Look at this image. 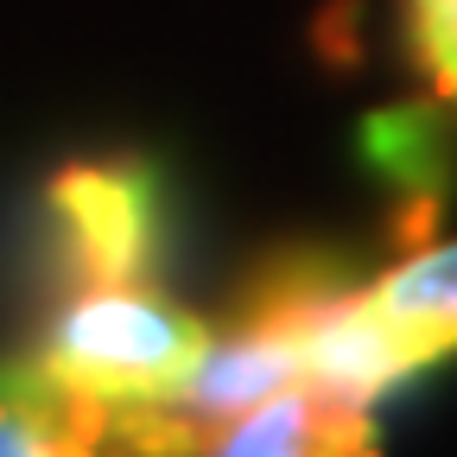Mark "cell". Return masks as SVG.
<instances>
[{
	"instance_id": "1",
	"label": "cell",
	"mask_w": 457,
	"mask_h": 457,
	"mask_svg": "<svg viewBox=\"0 0 457 457\" xmlns=\"http://www.w3.org/2000/svg\"><path fill=\"white\" fill-rule=\"evenodd\" d=\"M457 356V236L400 248L381 273L343 286L318 312L305 381L356 394L369 407Z\"/></svg>"
},
{
	"instance_id": "2",
	"label": "cell",
	"mask_w": 457,
	"mask_h": 457,
	"mask_svg": "<svg viewBox=\"0 0 457 457\" xmlns=\"http://www.w3.org/2000/svg\"><path fill=\"white\" fill-rule=\"evenodd\" d=\"M216 324L179 305L159 279H114V286H57V305L38 337V362L108 407H153L185 400Z\"/></svg>"
},
{
	"instance_id": "3",
	"label": "cell",
	"mask_w": 457,
	"mask_h": 457,
	"mask_svg": "<svg viewBox=\"0 0 457 457\" xmlns=\"http://www.w3.org/2000/svg\"><path fill=\"white\" fill-rule=\"evenodd\" d=\"M45 228L57 286L159 279V236H165L159 171L134 153L57 165L45 185Z\"/></svg>"
},
{
	"instance_id": "4",
	"label": "cell",
	"mask_w": 457,
	"mask_h": 457,
	"mask_svg": "<svg viewBox=\"0 0 457 457\" xmlns=\"http://www.w3.org/2000/svg\"><path fill=\"white\" fill-rule=\"evenodd\" d=\"M191 457H381V426L356 394L286 381L222 420H197Z\"/></svg>"
},
{
	"instance_id": "5",
	"label": "cell",
	"mask_w": 457,
	"mask_h": 457,
	"mask_svg": "<svg viewBox=\"0 0 457 457\" xmlns=\"http://www.w3.org/2000/svg\"><path fill=\"white\" fill-rule=\"evenodd\" d=\"M451 128H457V114L438 96L375 108L362 121V159L400 197V228H394L400 248L438 236L432 222H438V210L451 197Z\"/></svg>"
},
{
	"instance_id": "6",
	"label": "cell",
	"mask_w": 457,
	"mask_h": 457,
	"mask_svg": "<svg viewBox=\"0 0 457 457\" xmlns=\"http://www.w3.org/2000/svg\"><path fill=\"white\" fill-rule=\"evenodd\" d=\"M407 57L457 114V0H407Z\"/></svg>"
}]
</instances>
